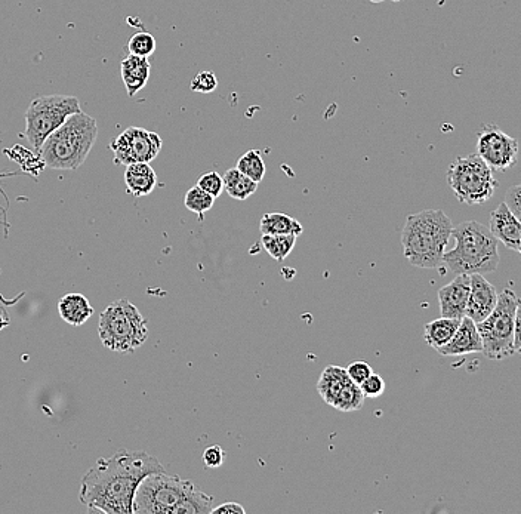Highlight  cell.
Segmentation results:
<instances>
[{
    "mask_svg": "<svg viewBox=\"0 0 521 514\" xmlns=\"http://www.w3.org/2000/svg\"><path fill=\"white\" fill-rule=\"evenodd\" d=\"M223 180L224 192H227L230 198L240 200V202L251 198L258 189L257 181L246 177L237 168L228 169L224 174Z\"/></svg>",
    "mask_w": 521,
    "mask_h": 514,
    "instance_id": "cell-22",
    "label": "cell"
},
{
    "mask_svg": "<svg viewBox=\"0 0 521 514\" xmlns=\"http://www.w3.org/2000/svg\"><path fill=\"white\" fill-rule=\"evenodd\" d=\"M212 514H245V507L239 503H224L223 506H217L212 509Z\"/></svg>",
    "mask_w": 521,
    "mask_h": 514,
    "instance_id": "cell-33",
    "label": "cell"
},
{
    "mask_svg": "<svg viewBox=\"0 0 521 514\" xmlns=\"http://www.w3.org/2000/svg\"><path fill=\"white\" fill-rule=\"evenodd\" d=\"M453 224L442 209H425L406 218L402 232L403 252L410 266L439 269Z\"/></svg>",
    "mask_w": 521,
    "mask_h": 514,
    "instance_id": "cell-3",
    "label": "cell"
},
{
    "mask_svg": "<svg viewBox=\"0 0 521 514\" xmlns=\"http://www.w3.org/2000/svg\"><path fill=\"white\" fill-rule=\"evenodd\" d=\"M477 155L493 171L504 172L519 158V141L505 134L493 123H487L477 134Z\"/></svg>",
    "mask_w": 521,
    "mask_h": 514,
    "instance_id": "cell-12",
    "label": "cell"
},
{
    "mask_svg": "<svg viewBox=\"0 0 521 514\" xmlns=\"http://www.w3.org/2000/svg\"><path fill=\"white\" fill-rule=\"evenodd\" d=\"M58 313L69 325L82 326L94 315V309L85 295L67 294L58 301Z\"/></svg>",
    "mask_w": 521,
    "mask_h": 514,
    "instance_id": "cell-19",
    "label": "cell"
},
{
    "mask_svg": "<svg viewBox=\"0 0 521 514\" xmlns=\"http://www.w3.org/2000/svg\"><path fill=\"white\" fill-rule=\"evenodd\" d=\"M447 183L465 205H483L499 186L493 169L477 153L456 159L447 171Z\"/></svg>",
    "mask_w": 521,
    "mask_h": 514,
    "instance_id": "cell-8",
    "label": "cell"
},
{
    "mask_svg": "<svg viewBox=\"0 0 521 514\" xmlns=\"http://www.w3.org/2000/svg\"><path fill=\"white\" fill-rule=\"evenodd\" d=\"M317 392L328 405L341 412L360 411L365 395L359 384L348 377L347 369L331 365L325 368L317 383Z\"/></svg>",
    "mask_w": 521,
    "mask_h": 514,
    "instance_id": "cell-10",
    "label": "cell"
},
{
    "mask_svg": "<svg viewBox=\"0 0 521 514\" xmlns=\"http://www.w3.org/2000/svg\"><path fill=\"white\" fill-rule=\"evenodd\" d=\"M156 39L147 32H140L129 39V54L138 55V57L149 58L156 51Z\"/></svg>",
    "mask_w": 521,
    "mask_h": 514,
    "instance_id": "cell-26",
    "label": "cell"
},
{
    "mask_svg": "<svg viewBox=\"0 0 521 514\" xmlns=\"http://www.w3.org/2000/svg\"><path fill=\"white\" fill-rule=\"evenodd\" d=\"M9 323H11V319H9L8 313H6L5 309H2V307H0V331H3V329L8 328Z\"/></svg>",
    "mask_w": 521,
    "mask_h": 514,
    "instance_id": "cell-35",
    "label": "cell"
},
{
    "mask_svg": "<svg viewBox=\"0 0 521 514\" xmlns=\"http://www.w3.org/2000/svg\"><path fill=\"white\" fill-rule=\"evenodd\" d=\"M372 3H382L384 0H371Z\"/></svg>",
    "mask_w": 521,
    "mask_h": 514,
    "instance_id": "cell-36",
    "label": "cell"
},
{
    "mask_svg": "<svg viewBox=\"0 0 521 514\" xmlns=\"http://www.w3.org/2000/svg\"><path fill=\"white\" fill-rule=\"evenodd\" d=\"M520 298L511 289L498 295V304L483 322L477 323L483 343V355L490 360H504L513 356L517 306Z\"/></svg>",
    "mask_w": 521,
    "mask_h": 514,
    "instance_id": "cell-7",
    "label": "cell"
},
{
    "mask_svg": "<svg viewBox=\"0 0 521 514\" xmlns=\"http://www.w3.org/2000/svg\"><path fill=\"white\" fill-rule=\"evenodd\" d=\"M461 319H452V317H440V319L433 320L427 323L424 329L425 343L431 349L439 350L446 346L452 340L455 332L458 331Z\"/></svg>",
    "mask_w": 521,
    "mask_h": 514,
    "instance_id": "cell-20",
    "label": "cell"
},
{
    "mask_svg": "<svg viewBox=\"0 0 521 514\" xmlns=\"http://www.w3.org/2000/svg\"><path fill=\"white\" fill-rule=\"evenodd\" d=\"M396 2H397V0H396Z\"/></svg>",
    "mask_w": 521,
    "mask_h": 514,
    "instance_id": "cell-38",
    "label": "cell"
},
{
    "mask_svg": "<svg viewBox=\"0 0 521 514\" xmlns=\"http://www.w3.org/2000/svg\"><path fill=\"white\" fill-rule=\"evenodd\" d=\"M82 112L79 100L72 95H46L30 103L26 112V138L40 152L46 138L57 131L70 116Z\"/></svg>",
    "mask_w": 521,
    "mask_h": 514,
    "instance_id": "cell-9",
    "label": "cell"
},
{
    "mask_svg": "<svg viewBox=\"0 0 521 514\" xmlns=\"http://www.w3.org/2000/svg\"><path fill=\"white\" fill-rule=\"evenodd\" d=\"M455 248L445 252L443 264L453 275H487L498 270L499 240L489 227L477 221H465L453 227Z\"/></svg>",
    "mask_w": 521,
    "mask_h": 514,
    "instance_id": "cell-5",
    "label": "cell"
},
{
    "mask_svg": "<svg viewBox=\"0 0 521 514\" xmlns=\"http://www.w3.org/2000/svg\"><path fill=\"white\" fill-rule=\"evenodd\" d=\"M125 184L128 193L135 198H144L157 187V174L150 163H132L126 166Z\"/></svg>",
    "mask_w": 521,
    "mask_h": 514,
    "instance_id": "cell-18",
    "label": "cell"
},
{
    "mask_svg": "<svg viewBox=\"0 0 521 514\" xmlns=\"http://www.w3.org/2000/svg\"><path fill=\"white\" fill-rule=\"evenodd\" d=\"M505 203H507L508 209L513 212L514 217L521 223V184L508 189Z\"/></svg>",
    "mask_w": 521,
    "mask_h": 514,
    "instance_id": "cell-32",
    "label": "cell"
},
{
    "mask_svg": "<svg viewBox=\"0 0 521 514\" xmlns=\"http://www.w3.org/2000/svg\"><path fill=\"white\" fill-rule=\"evenodd\" d=\"M165 472L157 458L144 451L116 452L100 458L83 476L79 500L89 513L134 514L138 486L151 473Z\"/></svg>",
    "mask_w": 521,
    "mask_h": 514,
    "instance_id": "cell-1",
    "label": "cell"
},
{
    "mask_svg": "<svg viewBox=\"0 0 521 514\" xmlns=\"http://www.w3.org/2000/svg\"><path fill=\"white\" fill-rule=\"evenodd\" d=\"M218 88V79L215 73L200 72L193 80H191V91L199 92V94H211Z\"/></svg>",
    "mask_w": 521,
    "mask_h": 514,
    "instance_id": "cell-28",
    "label": "cell"
},
{
    "mask_svg": "<svg viewBox=\"0 0 521 514\" xmlns=\"http://www.w3.org/2000/svg\"><path fill=\"white\" fill-rule=\"evenodd\" d=\"M163 141L156 132L147 131L138 126L123 131L110 144L116 165H132V163H150L159 156Z\"/></svg>",
    "mask_w": 521,
    "mask_h": 514,
    "instance_id": "cell-11",
    "label": "cell"
},
{
    "mask_svg": "<svg viewBox=\"0 0 521 514\" xmlns=\"http://www.w3.org/2000/svg\"><path fill=\"white\" fill-rule=\"evenodd\" d=\"M214 498L196 483L166 472L151 473L138 486L134 514H208Z\"/></svg>",
    "mask_w": 521,
    "mask_h": 514,
    "instance_id": "cell-2",
    "label": "cell"
},
{
    "mask_svg": "<svg viewBox=\"0 0 521 514\" xmlns=\"http://www.w3.org/2000/svg\"><path fill=\"white\" fill-rule=\"evenodd\" d=\"M490 232L507 248L519 251L521 248V223L508 209L507 203H499L490 214Z\"/></svg>",
    "mask_w": 521,
    "mask_h": 514,
    "instance_id": "cell-16",
    "label": "cell"
},
{
    "mask_svg": "<svg viewBox=\"0 0 521 514\" xmlns=\"http://www.w3.org/2000/svg\"><path fill=\"white\" fill-rule=\"evenodd\" d=\"M297 239L292 235H262L261 245L273 260L282 263L294 251Z\"/></svg>",
    "mask_w": 521,
    "mask_h": 514,
    "instance_id": "cell-23",
    "label": "cell"
},
{
    "mask_svg": "<svg viewBox=\"0 0 521 514\" xmlns=\"http://www.w3.org/2000/svg\"><path fill=\"white\" fill-rule=\"evenodd\" d=\"M202 460L206 469H218V467L223 466L225 461L224 449L220 445L209 446L203 452Z\"/></svg>",
    "mask_w": 521,
    "mask_h": 514,
    "instance_id": "cell-31",
    "label": "cell"
},
{
    "mask_svg": "<svg viewBox=\"0 0 521 514\" xmlns=\"http://www.w3.org/2000/svg\"><path fill=\"white\" fill-rule=\"evenodd\" d=\"M260 230L262 235H292L298 238L304 232V227L291 215L273 212L262 215Z\"/></svg>",
    "mask_w": 521,
    "mask_h": 514,
    "instance_id": "cell-21",
    "label": "cell"
},
{
    "mask_svg": "<svg viewBox=\"0 0 521 514\" xmlns=\"http://www.w3.org/2000/svg\"><path fill=\"white\" fill-rule=\"evenodd\" d=\"M347 374L356 384H362L366 378L373 374L372 366L366 360H356L347 366Z\"/></svg>",
    "mask_w": 521,
    "mask_h": 514,
    "instance_id": "cell-29",
    "label": "cell"
},
{
    "mask_svg": "<svg viewBox=\"0 0 521 514\" xmlns=\"http://www.w3.org/2000/svg\"><path fill=\"white\" fill-rule=\"evenodd\" d=\"M514 352L521 355V300L517 306L516 332H514Z\"/></svg>",
    "mask_w": 521,
    "mask_h": 514,
    "instance_id": "cell-34",
    "label": "cell"
},
{
    "mask_svg": "<svg viewBox=\"0 0 521 514\" xmlns=\"http://www.w3.org/2000/svg\"><path fill=\"white\" fill-rule=\"evenodd\" d=\"M97 138V120L79 112L46 138L38 155L46 168L76 171L88 159Z\"/></svg>",
    "mask_w": 521,
    "mask_h": 514,
    "instance_id": "cell-4",
    "label": "cell"
},
{
    "mask_svg": "<svg viewBox=\"0 0 521 514\" xmlns=\"http://www.w3.org/2000/svg\"><path fill=\"white\" fill-rule=\"evenodd\" d=\"M471 289L468 297L467 313L473 322L480 323L495 310L498 292L484 275H470Z\"/></svg>",
    "mask_w": 521,
    "mask_h": 514,
    "instance_id": "cell-13",
    "label": "cell"
},
{
    "mask_svg": "<svg viewBox=\"0 0 521 514\" xmlns=\"http://www.w3.org/2000/svg\"><path fill=\"white\" fill-rule=\"evenodd\" d=\"M470 289V275H456L449 285L440 288L439 303L442 316L452 317V319L465 317Z\"/></svg>",
    "mask_w": 521,
    "mask_h": 514,
    "instance_id": "cell-14",
    "label": "cell"
},
{
    "mask_svg": "<svg viewBox=\"0 0 521 514\" xmlns=\"http://www.w3.org/2000/svg\"><path fill=\"white\" fill-rule=\"evenodd\" d=\"M197 186L205 190L209 195L214 196L215 199L220 198L224 192V180L217 171L203 174L202 177L199 178V181H197Z\"/></svg>",
    "mask_w": 521,
    "mask_h": 514,
    "instance_id": "cell-27",
    "label": "cell"
},
{
    "mask_svg": "<svg viewBox=\"0 0 521 514\" xmlns=\"http://www.w3.org/2000/svg\"><path fill=\"white\" fill-rule=\"evenodd\" d=\"M214 203V196L209 195L205 190L200 189L199 186L188 190L186 199H184V205H186L188 211L199 215V218H203L206 212L211 211Z\"/></svg>",
    "mask_w": 521,
    "mask_h": 514,
    "instance_id": "cell-25",
    "label": "cell"
},
{
    "mask_svg": "<svg viewBox=\"0 0 521 514\" xmlns=\"http://www.w3.org/2000/svg\"><path fill=\"white\" fill-rule=\"evenodd\" d=\"M101 343L110 352L134 353L149 338L146 317L131 303L122 298L103 310L98 323Z\"/></svg>",
    "mask_w": 521,
    "mask_h": 514,
    "instance_id": "cell-6",
    "label": "cell"
},
{
    "mask_svg": "<svg viewBox=\"0 0 521 514\" xmlns=\"http://www.w3.org/2000/svg\"><path fill=\"white\" fill-rule=\"evenodd\" d=\"M150 70L149 58L129 54L122 61V64H120V75H122L129 97H135L141 89L146 88L150 79Z\"/></svg>",
    "mask_w": 521,
    "mask_h": 514,
    "instance_id": "cell-17",
    "label": "cell"
},
{
    "mask_svg": "<svg viewBox=\"0 0 521 514\" xmlns=\"http://www.w3.org/2000/svg\"><path fill=\"white\" fill-rule=\"evenodd\" d=\"M520 255H521V248L519 249Z\"/></svg>",
    "mask_w": 521,
    "mask_h": 514,
    "instance_id": "cell-37",
    "label": "cell"
},
{
    "mask_svg": "<svg viewBox=\"0 0 521 514\" xmlns=\"http://www.w3.org/2000/svg\"><path fill=\"white\" fill-rule=\"evenodd\" d=\"M360 389H362L363 395L365 397H379L384 395L385 392V381L381 375L373 374L371 377L366 378L362 384H360Z\"/></svg>",
    "mask_w": 521,
    "mask_h": 514,
    "instance_id": "cell-30",
    "label": "cell"
},
{
    "mask_svg": "<svg viewBox=\"0 0 521 514\" xmlns=\"http://www.w3.org/2000/svg\"><path fill=\"white\" fill-rule=\"evenodd\" d=\"M236 168L243 172L246 177L257 181L258 184L264 180L265 172H267L260 150H249L245 155L240 156L239 160H237Z\"/></svg>",
    "mask_w": 521,
    "mask_h": 514,
    "instance_id": "cell-24",
    "label": "cell"
},
{
    "mask_svg": "<svg viewBox=\"0 0 521 514\" xmlns=\"http://www.w3.org/2000/svg\"><path fill=\"white\" fill-rule=\"evenodd\" d=\"M437 352L442 356H465L471 355V353H482L483 343L479 329H477V323L473 322L468 316L462 317L458 331L455 332L452 340Z\"/></svg>",
    "mask_w": 521,
    "mask_h": 514,
    "instance_id": "cell-15",
    "label": "cell"
}]
</instances>
